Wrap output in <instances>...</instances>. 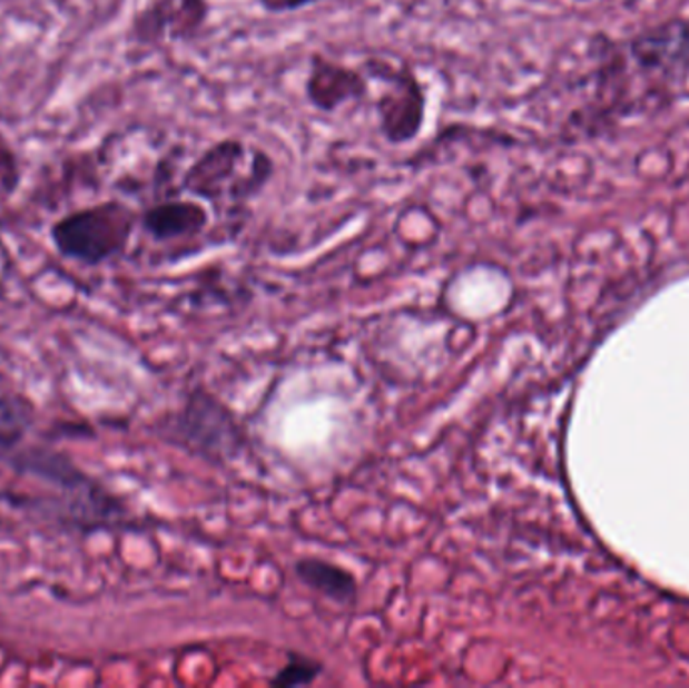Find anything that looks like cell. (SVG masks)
<instances>
[{"label":"cell","instance_id":"6da1fadb","mask_svg":"<svg viewBox=\"0 0 689 688\" xmlns=\"http://www.w3.org/2000/svg\"><path fill=\"white\" fill-rule=\"evenodd\" d=\"M256 154L258 151L248 150L243 141H220L204 151L200 160L191 166L184 178V188L210 200L224 198L223 194L233 198L234 194L248 196L256 193L273 173V161L268 156L245 173V166L255 160Z\"/></svg>","mask_w":689,"mask_h":688},{"label":"cell","instance_id":"7a4b0ae2","mask_svg":"<svg viewBox=\"0 0 689 688\" xmlns=\"http://www.w3.org/2000/svg\"><path fill=\"white\" fill-rule=\"evenodd\" d=\"M174 441L210 463L234 459L245 446V432L233 412L213 394L196 390L174 420Z\"/></svg>","mask_w":689,"mask_h":688},{"label":"cell","instance_id":"3957f363","mask_svg":"<svg viewBox=\"0 0 689 688\" xmlns=\"http://www.w3.org/2000/svg\"><path fill=\"white\" fill-rule=\"evenodd\" d=\"M131 233V215L121 206L87 210L57 226L55 240L67 255L99 263L126 247Z\"/></svg>","mask_w":689,"mask_h":688},{"label":"cell","instance_id":"277c9868","mask_svg":"<svg viewBox=\"0 0 689 688\" xmlns=\"http://www.w3.org/2000/svg\"><path fill=\"white\" fill-rule=\"evenodd\" d=\"M395 77V86L383 94L377 111L382 118L385 138L395 144L412 140L424 124V91L412 73L403 71Z\"/></svg>","mask_w":689,"mask_h":688},{"label":"cell","instance_id":"5b68a950","mask_svg":"<svg viewBox=\"0 0 689 688\" xmlns=\"http://www.w3.org/2000/svg\"><path fill=\"white\" fill-rule=\"evenodd\" d=\"M370 86L360 71L333 63L323 57L313 59L307 79V96L321 111H335L351 99L367 96Z\"/></svg>","mask_w":689,"mask_h":688},{"label":"cell","instance_id":"8992f818","mask_svg":"<svg viewBox=\"0 0 689 688\" xmlns=\"http://www.w3.org/2000/svg\"><path fill=\"white\" fill-rule=\"evenodd\" d=\"M295 576L308 590L331 602L353 606L360 600V581L350 570L341 568L339 563L321 558H303L295 563Z\"/></svg>","mask_w":689,"mask_h":688},{"label":"cell","instance_id":"52a82bcc","mask_svg":"<svg viewBox=\"0 0 689 688\" xmlns=\"http://www.w3.org/2000/svg\"><path fill=\"white\" fill-rule=\"evenodd\" d=\"M210 223V215L204 206L191 200H170L151 208L144 225L149 235L158 240L194 237Z\"/></svg>","mask_w":689,"mask_h":688},{"label":"cell","instance_id":"ba28073f","mask_svg":"<svg viewBox=\"0 0 689 688\" xmlns=\"http://www.w3.org/2000/svg\"><path fill=\"white\" fill-rule=\"evenodd\" d=\"M323 670H325V667L315 658H308L305 655H291L287 665L278 668L275 677L270 678V687H307L323 675Z\"/></svg>","mask_w":689,"mask_h":688},{"label":"cell","instance_id":"9c48e42d","mask_svg":"<svg viewBox=\"0 0 689 688\" xmlns=\"http://www.w3.org/2000/svg\"><path fill=\"white\" fill-rule=\"evenodd\" d=\"M21 416L11 404L0 400V446H12L21 439Z\"/></svg>","mask_w":689,"mask_h":688}]
</instances>
